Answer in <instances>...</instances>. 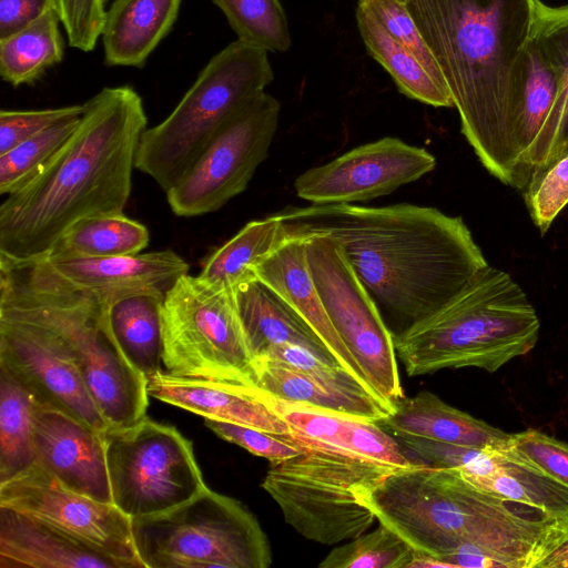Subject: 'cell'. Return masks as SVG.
<instances>
[{"instance_id": "cell-21", "label": "cell", "mask_w": 568, "mask_h": 568, "mask_svg": "<svg viewBox=\"0 0 568 568\" xmlns=\"http://www.w3.org/2000/svg\"><path fill=\"white\" fill-rule=\"evenodd\" d=\"M456 470L485 491L537 507L555 519L568 521V486L520 456L510 447L509 440L497 447L477 448Z\"/></svg>"}, {"instance_id": "cell-18", "label": "cell", "mask_w": 568, "mask_h": 568, "mask_svg": "<svg viewBox=\"0 0 568 568\" xmlns=\"http://www.w3.org/2000/svg\"><path fill=\"white\" fill-rule=\"evenodd\" d=\"M148 394L204 418L253 427L275 435L292 433L274 397L255 385L169 374L148 381Z\"/></svg>"}, {"instance_id": "cell-25", "label": "cell", "mask_w": 568, "mask_h": 568, "mask_svg": "<svg viewBox=\"0 0 568 568\" xmlns=\"http://www.w3.org/2000/svg\"><path fill=\"white\" fill-rule=\"evenodd\" d=\"M377 424L394 436H415L477 448L497 447L510 438V434L446 404L428 390L404 396L394 404L392 414Z\"/></svg>"}, {"instance_id": "cell-38", "label": "cell", "mask_w": 568, "mask_h": 568, "mask_svg": "<svg viewBox=\"0 0 568 568\" xmlns=\"http://www.w3.org/2000/svg\"><path fill=\"white\" fill-rule=\"evenodd\" d=\"M415 550L395 531L379 524L334 548L318 565L320 568H408Z\"/></svg>"}, {"instance_id": "cell-28", "label": "cell", "mask_w": 568, "mask_h": 568, "mask_svg": "<svg viewBox=\"0 0 568 568\" xmlns=\"http://www.w3.org/2000/svg\"><path fill=\"white\" fill-rule=\"evenodd\" d=\"M274 403L296 433L398 468L419 465L412 462L396 438L387 435L377 423L329 414L275 397Z\"/></svg>"}, {"instance_id": "cell-41", "label": "cell", "mask_w": 568, "mask_h": 568, "mask_svg": "<svg viewBox=\"0 0 568 568\" xmlns=\"http://www.w3.org/2000/svg\"><path fill=\"white\" fill-rule=\"evenodd\" d=\"M69 44L83 52L92 51L102 34L105 0H53Z\"/></svg>"}, {"instance_id": "cell-24", "label": "cell", "mask_w": 568, "mask_h": 568, "mask_svg": "<svg viewBox=\"0 0 568 568\" xmlns=\"http://www.w3.org/2000/svg\"><path fill=\"white\" fill-rule=\"evenodd\" d=\"M255 386L271 396L321 412L379 423L394 406L357 386L331 384L281 362L253 363Z\"/></svg>"}, {"instance_id": "cell-40", "label": "cell", "mask_w": 568, "mask_h": 568, "mask_svg": "<svg viewBox=\"0 0 568 568\" xmlns=\"http://www.w3.org/2000/svg\"><path fill=\"white\" fill-rule=\"evenodd\" d=\"M357 4L366 9L393 39L408 49L439 84L448 88L404 0H358Z\"/></svg>"}, {"instance_id": "cell-31", "label": "cell", "mask_w": 568, "mask_h": 568, "mask_svg": "<svg viewBox=\"0 0 568 568\" xmlns=\"http://www.w3.org/2000/svg\"><path fill=\"white\" fill-rule=\"evenodd\" d=\"M356 23L367 53L390 74L400 93L428 105L454 106L449 89L439 84L408 49L358 4Z\"/></svg>"}, {"instance_id": "cell-17", "label": "cell", "mask_w": 568, "mask_h": 568, "mask_svg": "<svg viewBox=\"0 0 568 568\" xmlns=\"http://www.w3.org/2000/svg\"><path fill=\"white\" fill-rule=\"evenodd\" d=\"M34 450L36 464L64 487L113 504L103 433L62 409L39 403Z\"/></svg>"}, {"instance_id": "cell-4", "label": "cell", "mask_w": 568, "mask_h": 568, "mask_svg": "<svg viewBox=\"0 0 568 568\" xmlns=\"http://www.w3.org/2000/svg\"><path fill=\"white\" fill-rule=\"evenodd\" d=\"M357 496L415 552L445 565L462 558L477 568H538L568 535V521L485 491L453 468H399Z\"/></svg>"}, {"instance_id": "cell-12", "label": "cell", "mask_w": 568, "mask_h": 568, "mask_svg": "<svg viewBox=\"0 0 568 568\" xmlns=\"http://www.w3.org/2000/svg\"><path fill=\"white\" fill-rule=\"evenodd\" d=\"M303 236L310 271L329 321L374 390L394 406L405 395L393 333L337 242L325 234Z\"/></svg>"}, {"instance_id": "cell-14", "label": "cell", "mask_w": 568, "mask_h": 568, "mask_svg": "<svg viewBox=\"0 0 568 568\" xmlns=\"http://www.w3.org/2000/svg\"><path fill=\"white\" fill-rule=\"evenodd\" d=\"M0 506L34 517L111 560L120 568H143L131 518L114 504L64 487L34 463L0 484Z\"/></svg>"}, {"instance_id": "cell-42", "label": "cell", "mask_w": 568, "mask_h": 568, "mask_svg": "<svg viewBox=\"0 0 568 568\" xmlns=\"http://www.w3.org/2000/svg\"><path fill=\"white\" fill-rule=\"evenodd\" d=\"M83 104L41 110L0 111V155L52 124L83 112Z\"/></svg>"}, {"instance_id": "cell-39", "label": "cell", "mask_w": 568, "mask_h": 568, "mask_svg": "<svg viewBox=\"0 0 568 568\" xmlns=\"http://www.w3.org/2000/svg\"><path fill=\"white\" fill-rule=\"evenodd\" d=\"M524 191L530 217L544 235L568 204V152L532 174Z\"/></svg>"}, {"instance_id": "cell-26", "label": "cell", "mask_w": 568, "mask_h": 568, "mask_svg": "<svg viewBox=\"0 0 568 568\" xmlns=\"http://www.w3.org/2000/svg\"><path fill=\"white\" fill-rule=\"evenodd\" d=\"M532 38L559 71L561 90L536 139L519 160L527 184L532 174L568 152V3H540Z\"/></svg>"}, {"instance_id": "cell-43", "label": "cell", "mask_w": 568, "mask_h": 568, "mask_svg": "<svg viewBox=\"0 0 568 568\" xmlns=\"http://www.w3.org/2000/svg\"><path fill=\"white\" fill-rule=\"evenodd\" d=\"M509 445L520 456L568 486V444L528 428L510 434Z\"/></svg>"}, {"instance_id": "cell-32", "label": "cell", "mask_w": 568, "mask_h": 568, "mask_svg": "<svg viewBox=\"0 0 568 568\" xmlns=\"http://www.w3.org/2000/svg\"><path fill=\"white\" fill-rule=\"evenodd\" d=\"M60 19L54 8L20 31L0 39V75L13 85L33 84L64 54Z\"/></svg>"}, {"instance_id": "cell-11", "label": "cell", "mask_w": 568, "mask_h": 568, "mask_svg": "<svg viewBox=\"0 0 568 568\" xmlns=\"http://www.w3.org/2000/svg\"><path fill=\"white\" fill-rule=\"evenodd\" d=\"M113 504L136 518L172 509L206 485L192 443L175 427L146 416L103 433Z\"/></svg>"}, {"instance_id": "cell-9", "label": "cell", "mask_w": 568, "mask_h": 568, "mask_svg": "<svg viewBox=\"0 0 568 568\" xmlns=\"http://www.w3.org/2000/svg\"><path fill=\"white\" fill-rule=\"evenodd\" d=\"M143 568H267L270 541L239 500L207 486L163 513L131 519Z\"/></svg>"}, {"instance_id": "cell-5", "label": "cell", "mask_w": 568, "mask_h": 568, "mask_svg": "<svg viewBox=\"0 0 568 568\" xmlns=\"http://www.w3.org/2000/svg\"><path fill=\"white\" fill-rule=\"evenodd\" d=\"M0 315L40 325L63 343L109 427L145 416L148 379L125 357L109 303L58 274L44 258L0 264Z\"/></svg>"}, {"instance_id": "cell-33", "label": "cell", "mask_w": 568, "mask_h": 568, "mask_svg": "<svg viewBox=\"0 0 568 568\" xmlns=\"http://www.w3.org/2000/svg\"><path fill=\"white\" fill-rule=\"evenodd\" d=\"M150 233L140 222L120 214H102L73 224L43 258L111 257L135 255L149 244Z\"/></svg>"}, {"instance_id": "cell-13", "label": "cell", "mask_w": 568, "mask_h": 568, "mask_svg": "<svg viewBox=\"0 0 568 568\" xmlns=\"http://www.w3.org/2000/svg\"><path fill=\"white\" fill-rule=\"evenodd\" d=\"M280 112V102L265 91L244 103L166 192L172 212L183 217L207 214L242 193L267 156Z\"/></svg>"}, {"instance_id": "cell-15", "label": "cell", "mask_w": 568, "mask_h": 568, "mask_svg": "<svg viewBox=\"0 0 568 568\" xmlns=\"http://www.w3.org/2000/svg\"><path fill=\"white\" fill-rule=\"evenodd\" d=\"M0 365L45 404L94 429L109 426L70 352L49 329L0 315Z\"/></svg>"}, {"instance_id": "cell-1", "label": "cell", "mask_w": 568, "mask_h": 568, "mask_svg": "<svg viewBox=\"0 0 568 568\" xmlns=\"http://www.w3.org/2000/svg\"><path fill=\"white\" fill-rule=\"evenodd\" d=\"M277 214L290 235L337 242L393 336L439 310L489 265L464 220L435 207L311 204Z\"/></svg>"}, {"instance_id": "cell-48", "label": "cell", "mask_w": 568, "mask_h": 568, "mask_svg": "<svg viewBox=\"0 0 568 568\" xmlns=\"http://www.w3.org/2000/svg\"><path fill=\"white\" fill-rule=\"evenodd\" d=\"M106 1V0H105Z\"/></svg>"}, {"instance_id": "cell-16", "label": "cell", "mask_w": 568, "mask_h": 568, "mask_svg": "<svg viewBox=\"0 0 568 568\" xmlns=\"http://www.w3.org/2000/svg\"><path fill=\"white\" fill-rule=\"evenodd\" d=\"M435 165V158L425 149L387 136L305 171L294 186L296 194L312 204H352L388 194Z\"/></svg>"}, {"instance_id": "cell-35", "label": "cell", "mask_w": 568, "mask_h": 568, "mask_svg": "<svg viewBox=\"0 0 568 568\" xmlns=\"http://www.w3.org/2000/svg\"><path fill=\"white\" fill-rule=\"evenodd\" d=\"M560 90L559 71L531 37L526 52L523 93L514 135L518 162L539 133Z\"/></svg>"}, {"instance_id": "cell-27", "label": "cell", "mask_w": 568, "mask_h": 568, "mask_svg": "<svg viewBox=\"0 0 568 568\" xmlns=\"http://www.w3.org/2000/svg\"><path fill=\"white\" fill-rule=\"evenodd\" d=\"M181 1L114 0L101 34L105 64L143 68L173 28Z\"/></svg>"}, {"instance_id": "cell-6", "label": "cell", "mask_w": 568, "mask_h": 568, "mask_svg": "<svg viewBox=\"0 0 568 568\" xmlns=\"http://www.w3.org/2000/svg\"><path fill=\"white\" fill-rule=\"evenodd\" d=\"M539 333L520 285L487 265L444 306L394 335V344L408 376L464 367L494 373L534 349Z\"/></svg>"}, {"instance_id": "cell-45", "label": "cell", "mask_w": 568, "mask_h": 568, "mask_svg": "<svg viewBox=\"0 0 568 568\" xmlns=\"http://www.w3.org/2000/svg\"><path fill=\"white\" fill-rule=\"evenodd\" d=\"M51 8L53 0H0V39L26 28Z\"/></svg>"}, {"instance_id": "cell-37", "label": "cell", "mask_w": 568, "mask_h": 568, "mask_svg": "<svg viewBox=\"0 0 568 568\" xmlns=\"http://www.w3.org/2000/svg\"><path fill=\"white\" fill-rule=\"evenodd\" d=\"M80 118H65L1 154L0 194H12L38 175L73 134Z\"/></svg>"}, {"instance_id": "cell-34", "label": "cell", "mask_w": 568, "mask_h": 568, "mask_svg": "<svg viewBox=\"0 0 568 568\" xmlns=\"http://www.w3.org/2000/svg\"><path fill=\"white\" fill-rule=\"evenodd\" d=\"M40 402L0 365V484L36 463L34 415Z\"/></svg>"}, {"instance_id": "cell-19", "label": "cell", "mask_w": 568, "mask_h": 568, "mask_svg": "<svg viewBox=\"0 0 568 568\" xmlns=\"http://www.w3.org/2000/svg\"><path fill=\"white\" fill-rule=\"evenodd\" d=\"M47 260L73 285L100 295L108 303L121 297L162 292L189 272V264L172 250L111 257Z\"/></svg>"}, {"instance_id": "cell-3", "label": "cell", "mask_w": 568, "mask_h": 568, "mask_svg": "<svg viewBox=\"0 0 568 568\" xmlns=\"http://www.w3.org/2000/svg\"><path fill=\"white\" fill-rule=\"evenodd\" d=\"M78 128L51 161L0 205V264L43 258L77 222L124 213L148 118L130 85L85 103Z\"/></svg>"}, {"instance_id": "cell-47", "label": "cell", "mask_w": 568, "mask_h": 568, "mask_svg": "<svg viewBox=\"0 0 568 568\" xmlns=\"http://www.w3.org/2000/svg\"><path fill=\"white\" fill-rule=\"evenodd\" d=\"M404 1L406 2L407 0H404Z\"/></svg>"}, {"instance_id": "cell-23", "label": "cell", "mask_w": 568, "mask_h": 568, "mask_svg": "<svg viewBox=\"0 0 568 568\" xmlns=\"http://www.w3.org/2000/svg\"><path fill=\"white\" fill-rule=\"evenodd\" d=\"M120 568L48 524L0 506V568Z\"/></svg>"}, {"instance_id": "cell-10", "label": "cell", "mask_w": 568, "mask_h": 568, "mask_svg": "<svg viewBox=\"0 0 568 568\" xmlns=\"http://www.w3.org/2000/svg\"><path fill=\"white\" fill-rule=\"evenodd\" d=\"M161 315L166 373L255 385L232 290L184 274L165 293Z\"/></svg>"}, {"instance_id": "cell-20", "label": "cell", "mask_w": 568, "mask_h": 568, "mask_svg": "<svg viewBox=\"0 0 568 568\" xmlns=\"http://www.w3.org/2000/svg\"><path fill=\"white\" fill-rule=\"evenodd\" d=\"M255 276L283 297L307 322L338 364L362 387L381 397L368 383L327 316L307 263L305 236L290 235L255 268Z\"/></svg>"}, {"instance_id": "cell-7", "label": "cell", "mask_w": 568, "mask_h": 568, "mask_svg": "<svg viewBox=\"0 0 568 568\" xmlns=\"http://www.w3.org/2000/svg\"><path fill=\"white\" fill-rule=\"evenodd\" d=\"M282 436L301 452L272 462L261 486L278 505L286 524L324 545L366 532L376 517L357 491L399 468L294 430Z\"/></svg>"}, {"instance_id": "cell-8", "label": "cell", "mask_w": 568, "mask_h": 568, "mask_svg": "<svg viewBox=\"0 0 568 568\" xmlns=\"http://www.w3.org/2000/svg\"><path fill=\"white\" fill-rule=\"evenodd\" d=\"M273 79L266 50L231 42L209 60L173 111L144 130L135 169L166 193L223 124Z\"/></svg>"}, {"instance_id": "cell-29", "label": "cell", "mask_w": 568, "mask_h": 568, "mask_svg": "<svg viewBox=\"0 0 568 568\" xmlns=\"http://www.w3.org/2000/svg\"><path fill=\"white\" fill-rule=\"evenodd\" d=\"M165 293H140L109 303L113 335L129 362L149 381L164 371L162 305Z\"/></svg>"}, {"instance_id": "cell-36", "label": "cell", "mask_w": 568, "mask_h": 568, "mask_svg": "<svg viewBox=\"0 0 568 568\" xmlns=\"http://www.w3.org/2000/svg\"><path fill=\"white\" fill-rule=\"evenodd\" d=\"M237 39L266 50L285 52L292 41L280 0H212Z\"/></svg>"}, {"instance_id": "cell-46", "label": "cell", "mask_w": 568, "mask_h": 568, "mask_svg": "<svg viewBox=\"0 0 568 568\" xmlns=\"http://www.w3.org/2000/svg\"><path fill=\"white\" fill-rule=\"evenodd\" d=\"M538 568H568V535L566 538L541 561Z\"/></svg>"}, {"instance_id": "cell-30", "label": "cell", "mask_w": 568, "mask_h": 568, "mask_svg": "<svg viewBox=\"0 0 568 568\" xmlns=\"http://www.w3.org/2000/svg\"><path fill=\"white\" fill-rule=\"evenodd\" d=\"M290 237L276 213L244 225L205 261L199 276L211 285L233 290L255 276V268Z\"/></svg>"}, {"instance_id": "cell-22", "label": "cell", "mask_w": 568, "mask_h": 568, "mask_svg": "<svg viewBox=\"0 0 568 568\" xmlns=\"http://www.w3.org/2000/svg\"><path fill=\"white\" fill-rule=\"evenodd\" d=\"M232 292L253 362L274 346L295 345L338 364L307 322L257 277L236 285Z\"/></svg>"}, {"instance_id": "cell-2", "label": "cell", "mask_w": 568, "mask_h": 568, "mask_svg": "<svg viewBox=\"0 0 568 568\" xmlns=\"http://www.w3.org/2000/svg\"><path fill=\"white\" fill-rule=\"evenodd\" d=\"M539 0H407L483 166L524 191L515 146L526 52Z\"/></svg>"}, {"instance_id": "cell-44", "label": "cell", "mask_w": 568, "mask_h": 568, "mask_svg": "<svg viewBox=\"0 0 568 568\" xmlns=\"http://www.w3.org/2000/svg\"><path fill=\"white\" fill-rule=\"evenodd\" d=\"M205 425L220 438L236 444L253 455L272 462L297 455L301 448L283 437L253 427L205 418Z\"/></svg>"}]
</instances>
